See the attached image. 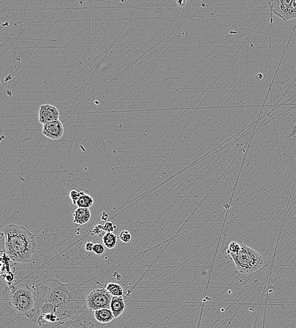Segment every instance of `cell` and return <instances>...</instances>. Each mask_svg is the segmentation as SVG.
Masks as SVG:
<instances>
[{"label": "cell", "mask_w": 296, "mask_h": 328, "mask_svg": "<svg viewBox=\"0 0 296 328\" xmlns=\"http://www.w3.org/2000/svg\"><path fill=\"white\" fill-rule=\"evenodd\" d=\"M37 306L32 322L39 316L52 314L59 322L85 316L88 310L84 293L80 285L64 283L56 279L41 281L36 286Z\"/></svg>", "instance_id": "obj_1"}, {"label": "cell", "mask_w": 296, "mask_h": 328, "mask_svg": "<svg viewBox=\"0 0 296 328\" xmlns=\"http://www.w3.org/2000/svg\"><path fill=\"white\" fill-rule=\"evenodd\" d=\"M6 255L14 262H29L37 247L36 237L26 227L11 224L3 231Z\"/></svg>", "instance_id": "obj_2"}, {"label": "cell", "mask_w": 296, "mask_h": 328, "mask_svg": "<svg viewBox=\"0 0 296 328\" xmlns=\"http://www.w3.org/2000/svg\"><path fill=\"white\" fill-rule=\"evenodd\" d=\"M9 305L18 315L32 320L36 309V295L26 285H11Z\"/></svg>", "instance_id": "obj_3"}, {"label": "cell", "mask_w": 296, "mask_h": 328, "mask_svg": "<svg viewBox=\"0 0 296 328\" xmlns=\"http://www.w3.org/2000/svg\"><path fill=\"white\" fill-rule=\"evenodd\" d=\"M229 255L234 261L237 270L242 274L255 273L265 264L262 256L243 243H241V248L237 253Z\"/></svg>", "instance_id": "obj_4"}, {"label": "cell", "mask_w": 296, "mask_h": 328, "mask_svg": "<svg viewBox=\"0 0 296 328\" xmlns=\"http://www.w3.org/2000/svg\"><path fill=\"white\" fill-rule=\"evenodd\" d=\"M113 296L105 287L95 288L86 297L87 308L90 312L102 309H110Z\"/></svg>", "instance_id": "obj_5"}, {"label": "cell", "mask_w": 296, "mask_h": 328, "mask_svg": "<svg viewBox=\"0 0 296 328\" xmlns=\"http://www.w3.org/2000/svg\"><path fill=\"white\" fill-rule=\"evenodd\" d=\"M270 11L284 21L296 18V0H276L268 1Z\"/></svg>", "instance_id": "obj_6"}, {"label": "cell", "mask_w": 296, "mask_h": 328, "mask_svg": "<svg viewBox=\"0 0 296 328\" xmlns=\"http://www.w3.org/2000/svg\"><path fill=\"white\" fill-rule=\"evenodd\" d=\"M39 328H96L93 321L85 316L67 322H59L55 323H48L43 325Z\"/></svg>", "instance_id": "obj_7"}, {"label": "cell", "mask_w": 296, "mask_h": 328, "mask_svg": "<svg viewBox=\"0 0 296 328\" xmlns=\"http://www.w3.org/2000/svg\"><path fill=\"white\" fill-rule=\"evenodd\" d=\"M59 110L55 106L50 104L41 106L39 113V121L41 124L44 125L56 122L59 120Z\"/></svg>", "instance_id": "obj_8"}, {"label": "cell", "mask_w": 296, "mask_h": 328, "mask_svg": "<svg viewBox=\"0 0 296 328\" xmlns=\"http://www.w3.org/2000/svg\"><path fill=\"white\" fill-rule=\"evenodd\" d=\"M64 132V125L60 120L43 125V134L47 138L53 140L62 138Z\"/></svg>", "instance_id": "obj_9"}, {"label": "cell", "mask_w": 296, "mask_h": 328, "mask_svg": "<svg viewBox=\"0 0 296 328\" xmlns=\"http://www.w3.org/2000/svg\"><path fill=\"white\" fill-rule=\"evenodd\" d=\"M74 222L76 224L84 225L87 223L92 218V214L89 208H78L74 214Z\"/></svg>", "instance_id": "obj_10"}, {"label": "cell", "mask_w": 296, "mask_h": 328, "mask_svg": "<svg viewBox=\"0 0 296 328\" xmlns=\"http://www.w3.org/2000/svg\"><path fill=\"white\" fill-rule=\"evenodd\" d=\"M110 309L115 318L122 315L125 310V302L123 297H113Z\"/></svg>", "instance_id": "obj_11"}, {"label": "cell", "mask_w": 296, "mask_h": 328, "mask_svg": "<svg viewBox=\"0 0 296 328\" xmlns=\"http://www.w3.org/2000/svg\"><path fill=\"white\" fill-rule=\"evenodd\" d=\"M94 318L98 322L102 324L110 323L115 318L111 309H102L94 311Z\"/></svg>", "instance_id": "obj_12"}, {"label": "cell", "mask_w": 296, "mask_h": 328, "mask_svg": "<svg viewBox=\"0 0 296 328\" xmlns=\"http://www.w3.org/2000/svg\"><path fill=\"white\" fill-rule=\"evenodd\" d=\"M94 201L93 197L84 192H80V197L78 200L76 205L78 208H89L94 204Z\"/></svg>", "instance_id": "obj_13"}, {"label": "cell", "mask_w": 296, "mask_h": 328, "mask_svg": "<svg viewBox=\"0 0 296 328\" xmlns=\"http://www.w3.org/2000/svg\"><path fill=\"white\" fill-rule=\"evenodd\" d=\"M118 237L113 232H106L102 237L104 246L109 250H113L118 244Z\"/></svg>", "instance_id": "obj_14"}, {"label": "cell", "mask_w": 296, "mask_h": 328, "mask_svg": "<svg viewBox=\"0 0 296 328\" xmlns=\"http://www.w3.org/2000/svg\"><path fill=\"white\" fill-rule=\"evenodd\" d=\"M104 287L113 297H123L124 294L122 286L117 283H108Z\"/></svg>", "instance_id": "obj_15"}, {"label": "cell", "mask_w": 296, "mask_h": 328, "mask_svg": "<svg viewBox=\"0 0 296 328\" xmlns=\"http://www.w3.org/2000/svg\"><path fill=\"white\" fill-rule=\"evenodd\" d=\"M240 248H241V243H237L236 241H232L229 244V248L227 249V254H234V253H237L240 250Z\"/></svg>", "instance_id": "obj_16"}, {"label": "cell", "mask_w": 296, "mask_h": 328, "mask_svg": "<svg viewBox=\"0 0 296 328\" xmlns=\"http://www.w3.org/2000/svg\"><path fill=\"white\" fill-rule=\"evenodd\" d=\"M120 241L124 243H129L132 241V236L128 230H123L121 232L120 236L118 237Z\"/></svg>", "instance_id": "obj_17"}, {"label": "cell", "mask_w": 296, "mask_h": 328, "mask_svg": "<svg viewBox=\"0 0 296 328\" xmlns=\"http://www.w3.org/2000/svg\"><path fill=\"white\" fill-rule=\"evenodd\" d=\"M92 252L97 255H103L105 252L104 246L100 243L94 244V247H93Z\"/></svg>", "instance_id": "obj_18"}, {"label": "cell", "mask_w": 296, "mask_h": 328, "mask_svg": "<svg viewBox=\"0 0 296 328\" xmlns=\"http://www.w3.org/2000/svg\"><path fill=\"white\" fill-rule=\"evenodd\" d=\"M80 197V192H78V191L72 190L71 193H70V197H71L72 203L74 204H76Z\"/></svg>", "instance_id": "obj_19"}, {"label": "cell", "mask_w": 296, "mask_h": 328, "mask_svg": "<svg viewBox=\"0 0 296 328\" xmlns=\"http://www.w3.org/2000/svg\"><path fill=\"white\" fill-rule=\"evenodd\" d=\"M102 229H103L104 231L106 232H113L117 229V227L115 226L113 222H107L102 225Z\"/></svg>", "instance_id": "obj_20"}, {"label": "cell", "mask_w": 296, "mask_h": 328, "mask_svg": "<svg viewBox=\"0 0 296 328\" xmlns=\"http://www.w3.org/2000/svg\"><path fill=\"white\" fill-rule=\"evenodd\" d=\"M94 244L91 243V242H88V243L85 244V250L88 251V252H91L93 250V247H94Z\"/></svg>", "instance_id": "obj_21"}, {"label": "cell", "mask_w": 296, "mask_h": 328, "mask_svg": "<svg viewBox=\"0 0 296 328\" xmlns=\"http://www.w3.org/2000/svg\"><path fill=\"white\" fill-rule=\"evenodd\" d=\"M109 218V215L106 212V211H103L101 213V220L103 221H106L108 220Z\"/></svg>", "instance_id": "obj_22"}, {"label": "cell", "mask_w": 296, "mask_h": 328, "mask_svg": "<svg viewBox=\"0 0 296 328\" xmlns=\"http://www.w3.org/2000/svg\"><path fill=\"white\" fill-rule=\"evenodd\" d=\"M185 1H179L177 2V3H178V5L180 6H185Z\"/></svg>", "instance_id": "obj_23"}]
</instances>
